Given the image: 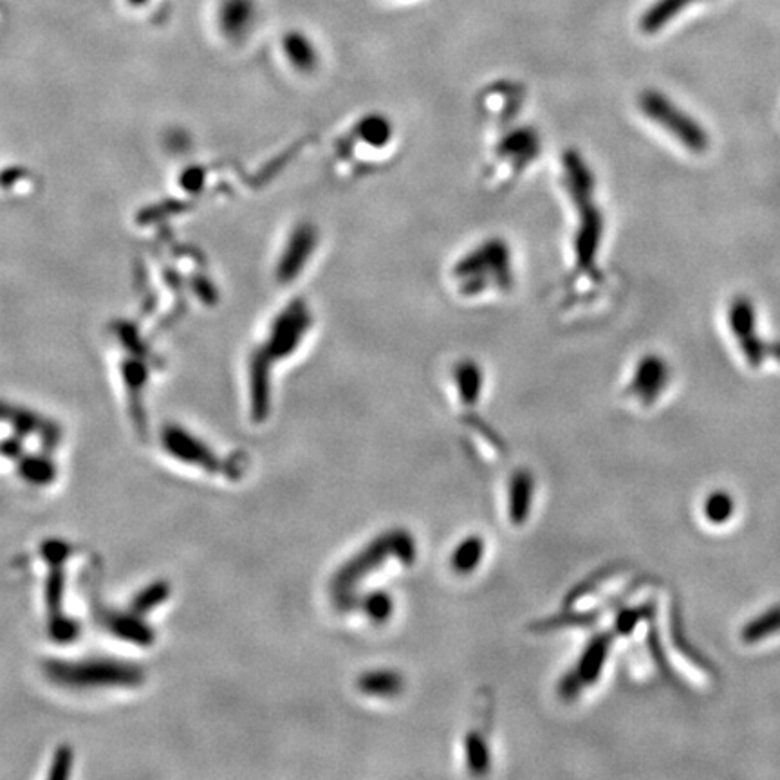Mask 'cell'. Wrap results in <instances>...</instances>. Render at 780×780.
I'll return each instance as SVG.
<instances>
[{
    "instance_id": "8992f818",
    "label": "cell",
    "mask_w": 780,
    "mask_h": 780,
    "mask_svg": "<svg viewBox=\"0 0 780 780\" xmlns=\"http://www.w3.org/2000/svg\"><path fill=\"white\" fill-rule=\"evenodd\" d=\"M573 203H580V225L575 239V255L577 266L582 271H594L596 255L600 251L601 237H603V215L594 206V197L573 199Z\"/></svg>"
},
{
    "instance_id": "f546056e",
    "label": "cell",
    "mask_w": 780,
    "mask_h": 780,
    "mask_svg": "<svg viewBox=\"0 0 780 780\" xmlns=\"http://www.w3.org/2000/svg\"><path fill=\"white\" fill-rule=\"evenodd\" d=\"M127 3H129L131 6H143V4L148 3V0H127Z\"/></svg>"
},
{
    "instance_id": "ffe728a7",
    "label": "cell",
    "mask_w": 780,
    "mask_h": 780,
    "mask_svg": "<svg viewBox=\"0 0 780 780\" xmlns=\"http://www.w3.org/2000/svg\"><path fill=\"white\" fill-rule=\"evenodd\" d=\"M456 381L461 396L466 403H472L479 400L481 386H482V372L481 367L470 360L463 362L456 369Z\"/></svg>"
},
{
    "instance_id": "e0dca14e",
    "label": "cell",
    "mask_w": 780,
    "mask_h": 780,
    "mask_svg": "<svg viewBox=\"0 0 780 780\" xmlns=\"http://www.w3.org/2000/svg\"><path fill=\"white\" fill-rule=\"evenodd\" d=\"M780 633V605L762 612L760 617H757L753 622H750L744 629H743V641L752 645V643H759L766 638H771L773 634Z\"/></svg>"
},
{
    "instance_id": "ac0fdd59",
    "label": "cell",
    "mask_w": 780,
    "mask_h": 780,
    "mask_svg": "<svg viewBox=\"0 0 780 780\" xmlns=\"http://www.w3.org/2000/svg\"><path fill=\"white\" fill-rule=\"evenodd\" d=\"M736 513V500L727 491H713L710 493L703 503V515L706 522L710 524H727Z\"/></svg>"
},
{
    "instance_id": "f1b7e54d",
    "label": "cell",
    "mask_w": 780,
    "mask_h": 780,
    "mask_svg": "<svg viewBox=\"0 0 780 780\" xmlns=\"http://www.w3.org/2000/svg\"><path fill=\"white\" fill-rule=\"evenodd\" d=\"M22 452H24V444L19 437L6 439L3 444H0V454L10 458V459H20Z\"/></svg>"
},
{
    "instance_id": "484cf974",
    "label": "cell",
    "mask_w": 780,
    "mask_h": 780,
    "mask_svg": "<svg viewBox=\"0 0 780 780\" xmlns=\"http://www.w3.org/2000/svg\"><path fill=\"white\" fill-rule=\"evenodd\" d=\"M73 762H75V753L69 746H60L54 753V759L51 762V771H49V778H68L73 771Z\"/></svg>"
},
{
    "instance_id": "5bb4252c",
    "label": "cell",
    "mask_w": 780,
    "mask_h": 780,
    "mask_svg": "<svg viewBox=\"0 0 780 780\" xmlns=\"http://www.w3.org/2000/svg\"><path fill=\"white\" fill-rule=\"evenodd\" d=\"M19 474L35 486H47L57 479V466L47 456H22L19 459Z\"/></svg>"
},
{
    "instance_id": "5b68a950",
    "label": "cell",
    "mask_w": 780,
    "mask_h": 780,
    "mask_svg": "<svg viewBox=\"0 0 780 780\" xmlns=\"http://www.w3.org/2000/svg\"><path fill=\"white\" fill-rule=\"evenodd\" d=\"M161 441L164 450L185 465L197 466L210 474L225 470V463L220 461L217 454H213L203 441H199L197 437H194L190 432H187L178 425L166 426L163 430Z\"/></svg>"
},
{
    "instance_id": "7c38bea8",
    "label": "cell",
    "mask_w": 780,
    "mask_h": 780,
    "mask_svg": "<svg viewBox=\"0 0 780 780\" xmlns=\"http://www.w3.org/2000/svg\"><path fill=\"white\" fill-rule=\"evenodd\" d=\"M314 243H316V234L313 228L302 227L295 232L291 244H290V248L284 255V260H283V276L284 278H288L290 281V278H293L298 273V269L307 262L309 255L313 253Z\"/></svg>"
},
{
    "instance_id": "cb8c5ba5",
    "label": "cell",
    "mask_w": 780,
    "mask_h": 780,
    "mask_svg": "<svg viewBox=\"0 0 780 780\" xmlns=\"http://www.w3.org/2000/svg\"><path fill=\"white\" fill-rule=\"evenodd\" d=\"M531 498V479L528 474H519L515 479V484L512 488V517L513 522H522Z\"/></svg>"
},
{
    "instance_id": "7402d4cb",
    "label": "cell",
    "mask_w": 780,
    "mask_h": 780,
    "mask_svg": "<svg viewBox=\"0 0 780 780\" xmlns=\"http://www.w3.org/2000/svg\"><path fill=\"white\" fill-rule=\"evenodd\" d=\"M482 553H484V544H482L481 538L472 537V538L465 540L458 547V551L454 553L452 564H454L456 571L470 573L472 569H475V566H479V561H481Z\"/></svg>"
},
{
    "instance_id": "d4e9b609",
    "label": "cell",
    "mask_w": 780,
    "mask_h": 780,
    "mask_svg": "<svg viewBox=\"0 0 780 780\" xmlns=\"http://www.w3.org/2000/svg\"><path fill=\"white\" fill-rule=\"evenodd\" d=\"M49 634H51V638L54 641L71 643V641H75L78 638L80 627H78V624L73 618L62 615V617H57V618H49Z\"/></svg>"
},
{
    "instance_id": "83f0119b",
    "label": "cell",
    "mask_w": 780,
    "mask_h": 780,
    "mask_svg": "<svg viewBox=\"0 0 780 780\" xmlns=\"http://www.w3.org/2000/svg\"><path fill=\"white\" fill-rule=\"evenodd\" d=\"M365 612L372 620L385 622L390 617V612H393V600L383 593H376L367 600Z\"/></svg>"
},
{
    "instance_id": "6da1fadb",
    "label": "cell",
    "mask_w": 780,
    "mask_h": 780,
    "mask_svg": "<svg viewBox=\"0 0 780 780\" xmlns=\"http://www.w3.org/2000/svg\"><path fill=\"white\" fill-rule=\"evenodd\" d=\"M44 673L64 688H134L145 681L141 666L118 657L49 659Z\"/></svg>"
},
{
    "instance_id": "8fae6325",
    "label": "cell",
    "mask_w": 780,
    "mask_h": 780,
    "mask_svg": "<svg viewBox=\"0 0 780 780\" xmlns=\"http://www.w3.org/2000/svg\"><path fill=\"white\" fill-rule=\"evenodd\" d=\"M0 419L12 423L17 435H38L49 450H52L60 442V430L57 425L44 421L40 416L26 409L0 407Z\"/></svg>"
},
{
    "instance_id": "277c9868",
    "label": "cell",
    "mask_w": 780,
    "mask_h": 780,
    "mask_svg": "<svg viewBox=\"0 0 780 780\" xmlns=\"http://www.w3.org/2000/svg\"><path fill=\"white\" fill-rule=\"evenodd\" d=\"M728 327L739 349L752 369H759L769 358V342H764L757 334L755 306L746 297H736L728 306Z\"/></svg>"
},
{
    "instance_id": "30bf717a",
    "label": "cell",
    "mask_w": 780,
    "mask_h": 780,
    "mask_svg": "<svg viewBox=\"0 0 780 780\" xmlns=\"http://www.w3.org/2000/svg\"><path fill=\"white\" fill-rule=\"evenodd\" d=\"M257 20L255 0H220L219 29L230 40H243Z\"/></svg>"
},
{
    "instance_id": "9c48e42d",
    "label": "cell",
    "mask_w": 780,
    "mask_h": 780,
    "mask_svg": "<svg viewBox=\"0 0 780 780\" xmlns=\"http://www.w3.org/2000/svg\"><path fill=\"white\" fill-rule=\"evenodd\" d=\"M309 322L311 316L306 306H293L284 316H281V320L276 322V332L273 334V340L269 346L271 356L284 358L291 354L298 347L302 337L309 327Z\"/></svg>"
},
{
    "instance_id": "52a82bcc",
    "label": "cell",
    "mask_w": 780,
    "mask_h": 780,
    "mask_svg": "<svg viewBox=\"0 0 780 780\" xmlns=\"http://www.w3.org/2000/svg\"><path fill=\"white\" fill-rule=\"evenodd\" d=\"M671 381V367L659 354L643 356L631 378L629 394L643 405H652Z\"/></svg>"
},
{
    "instance_id": "d6986e66",
    "label": "cell",
    "mask_w": 780,
    "mask_h": 780,
    "mask_svg": "<svg viewBox=\"0 0 780 780\" xmlns=\"http://www.w3.org/2000/svg\"><path fill=\"white\" fill-rule=\"evenodd\" d=\"M64 596H66V571L62 566H51L45 580V605L49 618L64 615Z\"/></svg>"
},
{
    "instance_id": "9a60e30c",
    "label": "cell",
    "mask_w": 780,
    "mask_h": 780,
    "mask_svg": "<svg viewBox=\"0 0 780 780\" xmlns=\"http://www.w3.org/2000/svg\"><path fill=\"white\" fill-rule=\"evenodd\" d=\"M696 0H659L641 19V29L645 33H656L665 24L671 22L680 12L690 6Z\"/></svg>"
},
{
    "instance_id": "7a4b0ae2",
    "label": "cell",
    "mask_w": 780,
    "mask_h": 780,
    "mask_svg": "<svg viewBox=\"0 0 780 780\" xmlns=\"http://www.w3.org/2000/svg\"><path fill=\"white\" fill-rule=\"evenodd\" d=\"M640 110L647 120L661 127L692 154H704L710 148V134L681 107L659 91H645L640 96Z\"/></svg>"
},
{
    "instance_id": "603a6c76",
    "label": "cell",
    "mask_w": 780,
    "mask_h": 780,
    "mask_svg": "<svg viewBox=\"0 0 780 780\" xmlns=\"http://www.w3.org/2000/svg\"><path fill=\"white\" fill-rule=\"evenodd\" d=\"M360 687L367 694L393 696V694L400 692L402 680L394 673H370L360 681Z\"/></svg>"
},
{
    "instance_id": "ba28073f",
    "label": "cell",
    "mask_w": 780,
    "mask_h": 780,
    "mask_svg": "<svg viewBox=\"0 0 780 780\" xmlns=\"http://www.w3.org/2000/svg\"><path fill=\"white\" fill-rule=\"evenodd\" d=\"M99 620L105 625V629L118 640L148 647L155 641L154 629L143 620V617L136 615V612H120V610H99Z\"/></svg>"
},
{
    "instance_id": "4316f807",
    "label": "cell",
    "mask_w": 780,
    "mask_h": 780,
    "mask_svg": "<svg viewBox=\"0 0 780 780\" xmlns=\"http://www.w3.org/2000/svg\"><path fill=\"white\" fill-rule=\"evenodd\" d=\"M42 556L51 566H64L71 556V545L64 540H47L42 544Z\"/></svg>"
},
{
    "instance_id": "3957f363",
    "label": "cell",
    "mask_w": 780,
    "mask_h": 780,
    "mask_svg": "<svg viewBox=\"0 0 780 780\" xmlns=\"http://www.w3.org/2000/svg\"><path fill=\"white\" fill-rule=\"evenodd\" d=\"M463 293H481L488 284L506 288L512 278L508 246L500 241H488L470 251L454 269Z\"/></svg>"
},
{
    "instance_id": "44dd1931",
    "label": "cell",
    "mask_w": 780,
    "mask_h": 780,
    "mask_svg": "<svg viewBox=\"0 0 780 780\" xmlns=\"http://www.w3.org/2000/svg\"><path fill=\"white\" fill-rule=\"evenodd\" d=\"M358 134L369 147H385L393 138V127L383 116H367L358 123Z\"/></svg>"
},
{
    "instance_id": "4fadbf2b",
    "label": "cell",
    "mask_w": 780,
    "mask_h": 780,
    "mask_svg": "<svg viewBox=\"0 0 780 780\" xmlns=\"http://www.w3.org/2000/svg\"><path fill=\"white\" fill-rule=\"evenodd\" d=\"M284 45V52L288 60L300 71H313L316 68L318 62V54L314 45L311 44V40L298 33V31H291L284 36L283 40Z\"/></svg>"
},
{
    "instance_id": "2e32d148",
    "label": "cell",
    "mask_w": 780,
    "mask_h": 780,
    "mask_svg": "<svg viewBox=\"0 0 780 780\" xmlns=\"http://www.w3.org/2000/svg\"><path fill=\"white\" fill-rule=\"evenodd\" d=\"M171 596V584L164 580H155L152 584H148L145 589H141L131 603V610L136 612L139 617H147L150 615L152 610H155L161 603H164Z\"/></svg>"
}]
</instances>
